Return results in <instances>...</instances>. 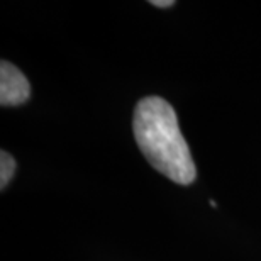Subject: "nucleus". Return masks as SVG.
<instances>
[{
  "label": "nucleus",
  "instance_id": "f257e3e1",
  "mask_svg": "<svg viewBox=\"0 0 261 261\" xmlns=\"http://www.w3.org/2000/svg\"><path fill=\"white\" fill-rule=\"evenodd\" d=\"M133 130L138 148L156 171L178 185L194 184L197 168L170 102L161 97L141 98L134 109Z\"/></svg>",
  "mask_w": 261,
  "mask_h": 261
},
{
  "label": "nucleus",
  "instance_id": "f03ea898",
  "mask_svg": "<svg viewBox=\"0 0 261 261\" xmlns=\"http://www.w3.org/2000/svg\"><path fill=\"white\" fill-rule=\"evenodd\" d=\"M31 85L24 73L9 61L0 63V106L17 107L29 100Z\"/></svg>",
  "mask_w": 261,
  "mask_h": 261
},
{
  "label": "nucleus",
  "instance_id": "7ed1b4c3",
  "mask_svg": "<svg viewBox=\"0 0 261 261\" xmlns=\"http://www.w3.org/2000/svg\"><path fill=\"white\" fill-rule=\"evenodd\" d=\"M0 156H2L0 158V189L4 190L15 173V161L12 158V154H9L7 151H2Z\"/></svg>",
  "mask_w": 261,
  "mask_h": 261
},
{
  "label": "nucleus",
  "instance_id": "20e7f679",
  "mask_svg": "<svg viewBox=\"0 0 261 261\" xmlns=\"http://www.w3.org/2000/svg\"><path fill=\"white\" fill-rule=\"evenodd\" d=\"M151 5H154V7H160V9H166V7H171V5H175L173 0H153Z\"/></svg>",
  "mask_w": 261,
  "mask_h": 261
}]
</instances>
